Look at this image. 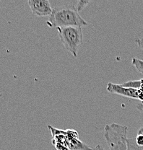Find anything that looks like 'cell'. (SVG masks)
Instances as JSON below:
<instances>
[{"instance_id":"cell-1","label":"cell","mask_w":143,"mask_h":150,"mask_svg":"<svg viewBox=\"0 0 143 150\" xmlns=\"http://www.w3.org/2000/svg\"><path fill=\"white\" fill-rule=\"evenodd\" d=\"M47 25L51 28L83 27L88 25L84 20L75 6H61L53 9L52 13L46 21Z\"/></svg>"},{"instance_id":"cell-2","label":"cell","mask_w":143,"mask_h":150,"mask_svg":"<svg viewBox=\"0 0 143 150\" xmlns=\"http://www.w3.org/2000/svg\"><path fill=\"white\" fill-rule=\"evenodd\" d=\"M127 126L111 123L104 128V138L110 150H128Z\"/></svg>"},{"instance_id":"cell-3","label":"cell","mask_w":143,"mask_h":150,"mask_svg":"<svg viewBox=\"0 0 143 150\" xmlns=\"http://www.w3.org/2000/svg\"><path fill=\"white\" fill-rule=\"evenodd\" d=\"M59 39L64 48L75 58L78 56V49L83 40L81 27H68L58 28Z\"/></svg>"},{"instance_id":"cell-4","label":"cell","mask_w":143,"mask_h":150,"mask_svg":"<svg viewBox=\"0 0 143 150\" xmlns=\"http://www.w3.org/2000/svg\"><path fill=\"white\" fill-rule=\"evenodd\" d=\"M106 90L111 94H116L126 98L139 100L140 102H143V90L140 89L126 87L122 86V84L108 82L106 86Z\"/></svg>"},{"instance_id":"cell-5","label":"cell","mask_w":143,"mask_h":150,"mask_svg":"<svg viewBox=\"0 0 143 150\" xmlns=\"http://www.w3.org/2000/svg\"><path fill=\"white\" fill-rule=\"evenodd\" d=\"M28 4L33 14L39 17L49 16L53 9L48 0H28Z\"/></svg>"},{"instance_id":"cell-6","label":"cell","mask_w":143,"mask_h":150,"mask_svg":"<svg viewBox=\"0 0 143 150\" xmlns=\"http://www.w3.org/2000/svg\"><path fill=\"white\" fill-rule=\"evenodd\" d=\"M48 130L52 136L51 143L56 150H69L67 146V137L66 130L56 129L48 125Z\"/></svg>"},{"instance_id":"cell-7","label":"cell","mask_w":143,"mask_h":150,"mask_svg":"<svg viewBox=\"0 0 143 150\" xmlns=\"http://www.w3.org/2000/svg\"><path fill=\"white\" fill-rule=\"evenodd\" d=\"M67 137V146L69 150H93L79 139V134L74 129L66 130Z\"/></svg>"},{"instance_id":"cell-8","label":"cell","mask_w":143,"mask_h":150,"mask_svg":"<svg viewBox=\"0 0 143 150\" xmlns=\"http://www.w3.org/2000/svg\"><path fill=\"white\" fill-rule=\"evenodd\" d=\"M122 85L126 87H133V88L140 89L143 90V79H139V80L128 81L122 84Z\"/></svg>"},{"instance_id":"cell-9","label":"cell","mask_w":143,"mask_h":150,"mask_svg":"<svg viewBox=\"0 0 143 150\" xmlns=\"http://www.w3.org/2000/svg\"><path fill=\"white\" fill-rule=\"evenodd\" d=\"M132 64L139 73L143 74V60L134 57L132 60Z\"/></svg>"},{"instance_id":"cell-10","label":"cell","mask_w":143,"mask_h":150,"mask_svg":"<svg viewBox=\"0 0 143 150\" xmlns=\"http://www.w3.org/2000/svg\"><path fill=\"white\" fill-rule=\"evenodd\" d=\"M127 142L128 150H143V146H139L137 145L134 138L127 139Z\"/></svg>"},{"instance_id":"cell-11","label":"cell","mask_w":143,"mask_h":150,"mask_svg":"<svg viewBox=\"0 0 143 150\" xmlns=\"http://www.w3.org/2000/svg\"><path fill=\"white\" fill-rule=\"evenodd\" d=\"M89 3H90L89 1H85V0H80V1H78L75 8H76L78 12H81L82 10H83V9H85V7Z\"/></svg>"},{"instance_id":"cell-12","label":"cell","mask_w":143,"mask_h":150,"mask_svg":"<svg viewBox=\"0 0 143 150\" xmlns=\"http://www.w3.org/2000/svg\"><path fill=\"white\" fill-rule=\"evenodd\" d=\"M135 142H136L137 145L139 146H143V136L141 135H137L135 137Z\"/></svg>"},{"instance_id":"cell-13","label":"cell","mask_w":143,"mask_h":150,"mask_svg":"<svg viewBox=\"0 0 143 150\" xmlns=\"http://www.w3.org/2000/svg\"><path fill=\"white\" fill-rule=\"evenodd\" d=\"M136 43L137 46L143 50V38H138L136 40Z\"/></svg>"},{"instance_id":"cell-14","label":"cell","mask_w":143,"mask_h":150,"mask_svg":"<svg viewBox=\"0 0 143 150\" xmlns=\"http://www.w3.org/2000/svg\"><path fill=\"white\" fill-rule=\"evenodd\" d=\"M136 108L139 110L140 112H142L143 113V102H140L137 103L136 105Z\"/></svg>"},{"instance_id":"cell-15","label":"cell","mask_w":143,"mask_h":150,"mask_svg":"<svg viewBox=\"0 0 143 150\" xmlns=\"http://www.w3.org/2000/svg\"><path fill=\"white\" fill-rule=\"evenodd\" d=\"M93 150H105L104 148L102 146H100V145H97L96 146H95V148H94Z\"/></svg>"},{"instance_id":"cell-16","label":"cell","mask_w":143,"mask_h":150,"mask_svg":"<svg viewBox=\"0 0 143 150\" xmlns=\"http://www.w3.org/2000/svg\"><path fill=\"white\" fill-rule=\"evenodd\" d=\"M137 134L138 135L143 136V127H141L140 129H139V131H138V132H137Z\"/></svg>"}]
</instances>
